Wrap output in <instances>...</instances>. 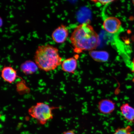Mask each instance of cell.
Wrapping results in <instances>:
<instances>
[{"instance_id":"2e32d148","label":"cell","mask_w":134,"mask_h":134,"mask_svg":"<svg viewBox=\"0 0 134 134\" xmlns=\"http://www.w3.org/2000/svg\"><path fill=\"white\" fill-rule=\"evenodd\" d=\"M132 3H133V4L134 5V1H132Z\"/></svg>"},{"instance_id":"8992f818","label":"cell","mask_w":134,"mask_h":134,"mask_svg":"<svg viewBox=\"0 0 134 134\" xmlns=\"http://www.w3.org/2000/svg\"><path fill=\"white\" fill-rule=\"evenodd\" d=\"M1 76L5 82L9 83L14 82L18 77L16 70L11 66H5L1 71Z\"/></svg>"},{"instance_id":"8fae6325","label":"cell","mask_w":134,"mask_h":134,"mask_svg":"<svg viewBox=\"0 0 134 134\" xmlns=\"http://www.w3.org/2000/svg\"><path fill=\"white\" fill-rule=\"evenodd\" d=\"M89 54L94 60L99 62H106L109 58L108 53L105 51L93 50L90 51Z\"/></svg>"},{"instance_id":"ba28073f","label":"cell","mask_w":134,"mask_h":134,"mask_svg":"<svg viewBox=\"0 0 134 134\" xmlns=\"http://www.w3.org/2000/svg\"><path fill=\"white\" fill-rule=\"evenodd\" d=\"M61 65L62 69L63 71L74 74L77 66V62L75 58H70L63 60Z\"/></svg>"},{"instance_id":"9c48e42d","label":"cell","mask_w":134,"mask_h":134,"mask_svg":"<svg viewBox=\"0 0 134 134\" xmlns=\"http://www.w3.org/2000/svg\"><path fill=\"white\" fill-rule=\"evenodd\" d=\"M120 110L124 118L131 123L134 122V108L128 103H124L120 107Z\"/></svg>"},{"instance_id":"5b68a950","label":"cell","mask_w":134,"mask_h":134,"mask_svg":"<svg viewBox=\"0 0 134 134\" xmlns=\"http://www.w3.org/2000/svg\"><path fill=\"white\" fill-rule=\"evenodd\" d=\"M69 35L68 30L65 25L62 24L56 28L52 33L53 40L58 43H64Z\"/></svg>"},{"instance_id":"9a60e30c","label":"cell","mask_w":134,"mask_h":134,"mask_svg":"<svg viewBox=\"0 0 134 134\" xmlns=\"http://www.w3.org/2000/svg\"><path fill=\"white\" fill-rule=\"evenodd\" d=\"M132 72L134 74V58L132 61ZM133 81L134 82V78L133 79Z\"/></svg>"},{"instance_id":"5bb4252c","label":"cell","mask_w":134,"mask_h":134,"mask_svg":"<svg viewBox=\"0 0 134 134\" xmlns=\"http://www.w3.org/2000/svg\"><path fill=\"white\" fill-rule=\"evenodd\" d=\"M62 134H76L74 131L70 130L64 132Z\"/></svg>"},{"instance_id":"4fadbf2b","label":"cell","mask_w":134,"mask_h":134,"mask_svg":"<svg viewBox=\"0 0 134 134\" xmlns=\"http://www.w3.org/2000/svg\"><path fill=\"white\" fill-rule=\"evenodd\" d=\"M92 2H93L95 4H100V5H107L110 3H111L113 2L114 1H103V0H98V1H92Z\"/></svg>"},{"instance_id":"6da1fadb","label":"cell","mask_w":134,"mask_h":134,"mask_svg":"<svg viewBox=\"0 0 134 134\" xmlns=\"http://www.w3.org/2000/svg\"><path fill=\"white\" fill-rule=\"evenodd\" d=\"M74 50L77 53L91 51L99 45V36L88 23L80 24L75 28L70 37Z\"/></svg>"},{"instance_id":"30bf717a","label":"cell","mask_w":134,"mask_h":134,"mask_svg":"<svg viewBox=\"0 0 134 134\" xmlns=\"http://www.w3.org/2000/svg\"><path fill=\"white\" fill-rule=\"evenodd\" d=\"M38 68L36 63L30 60L25 62L22 64L20 66L22 71L27 75L33 74L37 71Z\"/></svg>"},{"instance_id":"52a82bcc","label":"cell","mask_w":134,"mask_h":134,"mask_svg":"<svg viewBox=\"0 0 134 134\" xmlns=\"http://www.w3.org/2000/svg\"><path fill=\"white\" fill-rule=\"evenodd\" d=\"M115 102L110 99H102L98 103V109L100 113L102 114H110L115 110Z\"/></svg>"},{"instance_id":"7c38bea8","label":"cell","mask_w":134,"mask_h":134,"mask_svg":"<svg viewBox=\"0 0 134 134\" xmlns=\"http://www.w3.org/2000/svg\"><path fill=\"white\" fill-rule=\"evenodd\" d=\"M133 129L130 125L124 128H119L115 130L112 134H132Z\"/></svg>"},{"instance_id":"277c9868","label":"cell","mask_w":134,"mask_h":134,"mask_svg":"<svg viewBox=\"0 0 134 134\" xmlns=\"http://www.w3.org/2000/svg\"><path fill=\"white\" fill-rule=\"evenodd\" d=\"M121 24V22L118 18L110 16L104 20L103 26L104 29L107 32L113 34L116 33L119 31Z\"/></svg>"},{"instance_id":"3957f363","label":"cell","mask_w":134,"mask_h":134,"mask_svg":"<svg viewBox=\"0 0 134 134\" xmlns=\"http://www.w3.org/2000/svg\"><path fill=\"white\" fill-rule=\"evenodd\" d=\"M57 107H52L42 102H38L30 107L28 113L32 118L37 120L40 124L44 125L53 117V111Z\"/></svg>"},{"instance_id":"7a4b0ae2","label":"cell","mask_w":134,"mask_h":134,"mask_svg":"<svg viewBox=\"0 0 134 134\" xmlns=\"http://www.w3.org/2000/svg\"><path fill=\"white\" fill-rule=\"evenodd\" d=\"M34 60L38 68L46 72L55 70L63 62L58 48L48 44L40 45L38 47L35 53Z\"/></svg>"}]
</instances>
